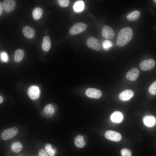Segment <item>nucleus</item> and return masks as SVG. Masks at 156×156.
<instances>
[{
  "mask_svg": "<svg viewBox=\"0 0 156 156\" xmlns=\"http://www.w3.org/2000/svg\"><path fill=\"white\" fill-rule=\"evenodd\" d=\"M75 143L76 146L79 148H83L85 145L83 137L81 135H79L76 137Z\"/></svg>",
  "mask_w": 156,
  "mask_h": 156,
  "instance_id": "aec40b11",
  "label": "nucleus"
},
{
  "mask_svg": "<svg viewBox=\"0 0 156 156\" xmlns=\"http://www.w3.org/2000/svg\"><path fill=\"white\" fill-rule=\"evenodd\" d=\"M3 97L0 95V104H1L3 101Z\"/></svg>",
  "mask_w": 156,
  "mask_h": 156,
  "instance_id": "2f4dec72",
  "label": "nucleus"
},
{
  "mask_svg": "<svg viewBox=\"0 0 156 156\" xmlns=\"http://www.w3.org/2000/svg\"><path fill=\"white\" fill-rule=\"evenodd\" d=\"M42 14V10L41 8L39 7L35 8L32 12L33 18L35 20H38L40 18Z\"/></svg>",
  "mask_w": 156,
  "mask_h": 156,
  "instance_id": "412c9836",
  "label": "nucleus"
},
{
  "mask_svg": "<svg viewBox=\"0 0 156 156\" xmlns=\"http://www.w3.org/2000/svg\"><path fill=\"white\" fill-rule=\"evenodd\" d=\"M18 132V129L14 127L4 130L1 134V138L4 140H8L16 135Z\"/></svg>",
  "mask_w": 156,
  "mask_h": 156,
  "instance_id": "f03ea898",
  "label": "nucleus"
},
{
  "mask_svg": "<svg viewBox=\"0 0 156 156\" xmlns=\"http://www.w3.org/2000/svg\"><path fill=\"white\" fill-rule=\"evenodd\" d=\"M86 44L88 46L93 50L99 51L101 48V45L99 40L96 38L90 37L87 40Z\"/></svg>",
  "mask_w": 156,
  "mask_h": 156,
  "instance_id": "20e7f679",
  "label": "nucleus"
},
{
  "mask_svg": "<svg viewBox=\"0 0 156 156\" xmlns=\"http://www.w3.org/2000/svg\"><path fill=\"white\" fill-rule=\"evenodd\" d=\"M139 75V70L136 68H133L127 73L126 77L128 80L133 81L136 80Z\"/></svg>",
  "mask_w": 156,
  "mask_h": 156,
  "instance_id": "9b49d317",
  "label": "nucleus"
},
{
  "mask_svg": "<svg viewBox=\"0 0 156 156\" xmlns=\"http://www.w3.org/2000/svg\"><path fill=\"white\" fill-rule=\"evenodd\" d=\"M134 95L133 92L127 89L122 92L119 95L120 99L122 101H127L132 98Z\"/></svg>",
  "mask_w": 156,
  "mask_h": 156,
  "instance_id": "f8f14e48",
  "label": "nucleus"
},
{
  "mask_svg": "<svg viewBox=\"0 0 156 156\" xmlns=\"http://www.w3.org/2000/svg\"><path fill=\"white\" fill-rule=\"evenodd\" d=\"M153 1H155V3H156V1L155 0H153Z\"/></svg>",
  "mask_w": 156,
  "mask_h": 156,
  "instance_id": "473e14b6",
  "label": "nucleus"
},
{
  "mask_svg": "<svg viewBox=\"0 0 156 156\" xmlns=\"http://www.w3.org/2000/svg\"><path fill=\"white\" fill-rule=\"evenodd\" d=\"M144 124L146 127H151L154 126L156 122V118L153 116L148 115L145 116L143 119Z\"/></svg>",
  "mask_w": 156,
  "mask_h": 156,
  "instance_id": "4468645a",
  "label": "nucleus"
},
{
  "mask_svg": "<svg viewBox=\"0 0 156 156\" xmlns=\"http://www.w3.org/2000/svg\"><path fill=\"white\" fill-rule=\"evenodd\" d=\"M23 147L22 144L20 142H16L12 143L11 146V148L13 152L18 153L21 151Z\"/></svg>",
  "mask_w": 156,
  "mask_h": 156,
  "instance_id": "4be33fe9",
  "label": "nucleus"
},
{
  "mask_svg": "<svg viewBox=\"0 0 156 156\" xmlns=\"http://www.w3.org/2000/svg\"><path fill=\"white\" fill-rule=\"evenodd\" d=\"M102 34L103 38L107 39L114 38L115 33L113 29L108 25L104 26L102 29Z\"/></svg>",
  "mask_w": 156,
  "mask_h": 156,
  "instance_id": "1a4fd4ad",
  "label": "nucleus"
},
{
  "mask_svg": "<svg viewBox=\"0 0 156 156\" xmlns=\"http://www.w3.org/2000/svg\"><path fill=\"white\" fill-rule=\"evenodd\" d=\"M155 62L152 59H150L144 60L140 64V68L141 70L144 71H147L152 69L155 66Z\"/></svg>",
  "mask_w": 156,
  "mask_h": 156,
  "instance_id": "0eeeda50",
  "label": "nucleus"
},
{
  "mask_svg": "<svg viewBox=\"0 0 156 156\" xmlns=\"http://www.w3.org/2000/svg\"><path fill=\"white\" fill-rule=\"evenodd\" d=\"M54 111V107L52 105L49 104L46 105L41 112L43 116H45L48 118H51Z\"/></svg>",
  "mask_w": 156,
  "mask_h": 156,
  "instance_id": "2eb2a0df",
  "label": "nucleus"
},
{
  "mask_svg": "<svg viewBox=\"0 0 156 156\" xmlns=\"http://www.w3.org/2000/svg\"><path fill=\"white\" fill-rule=\"evenodd\" d=\"M150 93L153 95H155L156 94V81H155L150 86L149 89Z\"/></svg>",
  "mask_w": 156,
  "mask_h": 156,
  "instance_id": "a878e982",
  "label": "nucleus"
},
{
  "mask_svg": "<svg viewBox=\"0 0 156 156\" xmlns=\"http://www.w3.org/2000/svg\"><path fill=\"white\" fill-rule=\"evenodd\" d=\"M73 9L76 12H80L83 10L84 8V4L82 1H77L73 5Z\"/></svg>",
  "mask_w": 156,
  "mask_h": 156,
  "instance_id": "5701e85b",
  "label": "nucleus"
},
{
  "mask_svg": "<svg viewBox=\"0 0 156 156\" xmlns=\"http://www.w3.org/2000/svg\"><path fill=\"white\" fill-rule=\"evenodd\" d=\"M58 1L60 5L62 7H67L69 4V0H59Z\"/></svg>",
  "mask_w": 156,
  "mask_h": 156,
  "instance_id": "bb28decb",
  "label": "nucleus"
},
{
  "mask_svg": "<svg viewBox=\"0 0 156 156\" xmlns=\"http://www.w3.org/2000/svg\"><path fill=\"white\" fill-rule=\"evenodd\" d=\"M105 135L107 139L114 142H118L122 138L121 135L120 133L112 130L107 131L105 133Z\"/></svg>",
  "mask_w": 156,
  "mask_h": 156,
  "instance_id": "39448f33",
  "label": "nucleus"
},
{
  "mask_svg": "<svg viewBox=\"0 0 156 156\" xmlns=\"http://www.w3.org/2000/svg\"><path fill=\"white\" fill-rule=\"evenodd\" d=\"M38 156H48L46 151L44 149L40 150L38 152Z\"/></svg>",
  "mask_w": 156,
  "mask_h": 156,
  "instance_id": "c756f323",
  "label": "nucleus"
},
{
  "mask_svg": "<svg viewBox=\"0 0 156 156\" xmlns=\"http://www.w3.org/2000/svg\"><path fill=\"white\" fill-rule=\"evenodd\" d=\"M123 116L120 112L116 111L113 112L110 116V119L113 122L118 123L123 120Z\"/></svg>",
  "mask_w": 156,
  "mask_h": 156,
  "instance_id": "ddd939ff",
  "label": "nucleus"
},
{
  "mask_svg": "<svg viewBox=\"0 0 156 156\" xmlns=\"http://www.w3.org/2000/svg\"><path fill=\"white\" fill-rule=\"evenodd\" d=\"M112 46L113 44L112 42L109 40H105L103 42L102 46L105 50H109Z\"/></svg>",
  "mask_w": 156,
  "mask_h": 156,
  "instance_id": "393cba45",
  "label": "nucleus"
},
{
  "mask_svg": "<svg viewBox=\"0 0 156 156\" xmlns=\"http://www.w3.org/2000/svg\"><path fill=\"white\" fill-rule=\"evenodd\" d=\"M3 12V8L1 3L0 2V16H1Z\"/></svg>",
  "mask_w": 156,
  "mask_h": 156,
  "instance_id": "7c9ffc66",
  "label": "nucleus"
},
{
  "mask_svg": "<svg viewBox=\"0 0 156 156\" xmlns=\"http://www.w3.org/2000/svg\"><path fill=\"white\" fill-rule=\"evenodd\" d=\"M27 93L29 97L31 99L35 100L39 97L40 91L38 86H32L28 88Z\"/></svg>",
  "mask_w": 156,
  "mask_h": 156,
  "instance_id": "423d86ee",
  "label": "nucleus"
},
{
  "mask_svg": "<svg viewBox=\"0 0 156 156\" xmlns=\"http://www.w3.org/2000/svg\"><path fill=\"white\" fill-rule=\"evenodd\" d=\"M25 53L24 51L21 49H19L16 50L14 57V60L16 62H21L23 59Z\"/></svg>",
  "mask_w": 156,
  "mask_h": 156,
  "instance_id": "a211bd4d",
  "label": "nucleus"
},
{
  "mask_svg": "<svg viewBox=\"0 0 156 156\" xmlns=\"http://www.w3.org/2000/svg\"><path fill=\"white\" fill-rule=\"evenodd\" d=\"M121 154L122 156H131V151L129 150L123 148L121 151Z\"/></svg>",
  "mask_w": 156,
  "mask_h": 156,
  "instance_id": "cd10ccee",
  "label": "nucleus"
},
{
  "mask_svg": "<svg viewBox=\"0 0 156 156\" xmlns=\"http://www.w3.org/2000/svg\"><path fill=\"white\" fill-rule=\"evenodd\" d=\"M3 9L7 12H10L13 10L16 5V2L13 0H5L2 4Z\"/></svg>",
  "mask_w": 156,
  "mask_h": 156,
  "instance_id": "9d476101",
  "label": "nucleus"
},
{
  "mask_svg": "<svg viewBox=\"0 0 156 156\" xmlns=\"http://www.w3.org/2000/svg\"><path fill=\"white\" fill-rule=\"evenodd\" d=\"M45 151L48 154L49 156H54L56 153L55 150L52 148V145L49 144H47L45 147Z\"/></svg>",
  "mask_w": 156,
  "mask_h": 156,
  "instance_id": "b1692460",
  "label": "nucleus"
},
{
  "mask_svg": "<svg viewBox=\"0 0 156 156\" xmlns=\"http://www.w3.org/2000/svg\"><path fill=\"white\" fill-rule=\"evenodd\" d=\"M133 34L132 30L130 27L122 29L118 34L116 40L117 45L119 47L126 45L132 39Z\"/></svg>",
  "mask_w": 156,
  "mask_h": 156,
  "instance_id": "f257e3e1",
  "label": "nucleus"
},
{
  "mask_svg": "<svg viewBox=\"0 0 156 156\" xmlns=\"http://www.w3.org/2000/svg\"><path fill=\"white\" fill-rule=\"evenodd\" d=\"M51 47V41L49 37L46 36H44L43 39L42 48L43 50L47 52L49 50Z\"/></svg>",
  "mask_w": 156,
  "mask_h": 156,
  "instance_id": "f3484780",
  "label": "nucleus"
},
{
  "mask_svg": "<svg viewBox=\"0 0 156 156\" xmlns=\"http://www.w3.org/2000/svg\"><path fill=\"white\" fill-rule=\"evenodd\" d=\"M140 15V12L138 10H136L128 14L127 19L130 21H135L139 18Z\"/></svg>",
  "mask_w": 156,
  "mask_h": 156,
  "instance_id": "6ab92c4d",
  "label": "nucleus"
},
{
  "mask_svg": "<svg viewBox=\"0 0 156 156\" xmlns=\"http://www.w3.org/2000/svg\"><path fill=\"white\" fill-rule=\"evenodd\" d=\"M22 31L24 36L28 38H32L35 36L34 30L30 26H26L24 27L23 28Z\"/></svg>",
  "mask_w": 156,
  "mask_h": 156,
  "instance_id": "dca6fc26",
  "label": "nucleus"
},
{
  "mask_svg": "<svg viewBox=\"0 0 156 156\" xmlns=\"http://www.w3.org/2000/svg\"><path fill=\"white\" fill-rule=\"evenodd\" d=\"M87 28V25L83 23H78L74 24L70 29L69 33L74 35L82 33L85 31Z\"/></svg>",
  "mask_w": 156,
  "mask_h": 156,
  "instance_id": "7ed1b4c3",
  "label": "nucleus"
},
{
  "mask_svg": "<svg viewBox=\"0 0 156 156\" xmlns=\"http://www.w3.org/2000/svg\"><path fill=\"white\" fill-rule=\"evenodd\" d=\"M1 58L2 60L5 62H6L8 60V56L7 53L5 52L1 53Z\"/></svg>",
  "mask_w": 156,
  "mask_h": 156,
  "instance_id": "c85d7f7f",
  "label": "nucleus"
},
{
  "mask_svg": "<svg viewBox=\"0 0 156 156\" xmlns=\"http://www.w3.org/2000/svg\"><path fill=\"white\" fill-rule=\"evenodd\" d=\"M86 94L88 97L93 99H99L102 95L101 91L99 90L94 88H89L86 90Z\"/></svg>",
  "mask_w": 156,
  "mask_h": 156,
  "instance_id": "6e6552de",
  "label": "nucleus"
}]
</instances>
